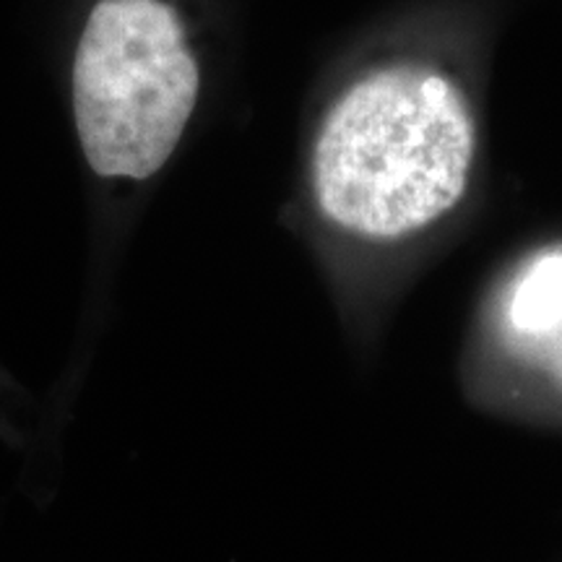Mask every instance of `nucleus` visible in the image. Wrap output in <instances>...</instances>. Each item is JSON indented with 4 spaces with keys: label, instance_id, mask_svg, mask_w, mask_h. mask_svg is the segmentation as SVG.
<instances>
[{
    "label": "nucleus",
    "instance_id": "obj_1",
    "mask_svg": "<svg viewBox=\"0 0 562 562\" xmlns=\"http://www.w3.org/2000/svg\"><path fill=\"white\" fill-rule=\"evenodd\" d=\"M476 125L459 83L427 63H389L355 79L318 125L315 206L362 240L430 227L467 193Z\"/></svg>",
    "mask_w": 562,
    "mask_h": 562
},
{
    "label": "nucleus",
    "instance_id": "obj_2",
    "mask_svg": "<svg viewBox=\"0 0 562 562\" xmlns=\"http://www.w3.org/2000/svg\"><path fill=\"white\" fill-rule=\"evenodd\" d=\"M68 74L89 170L117 186L157 178L201 100L193 0H87Z\"/></svg>",
    "mask_w": 562,
    "mask_h": 562
},
{
    "label": "nucleus",
    "instance_id": "obj_3",
    "mask_svg": "<svg viewBox=\"0 0 562 562\" xmlns=\"http://www.w3.org/2000/svg\"><path fill=\"white\" fill-rule=\"evenodd\" d=\"M505 321L518 339L562 368V248L539 252L516 273L505 297Z\"/></svg>",
    "mask_w": 562,
    "mask_h": 562
}]
</instances>
